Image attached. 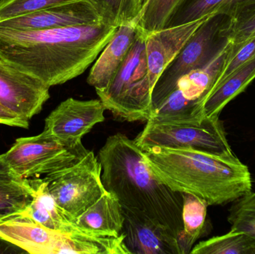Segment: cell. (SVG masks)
<instances>
[{
    "mask_svg": "<svg viewBox=\"0 0 255 254\" xmlns=\"http://www.w3.org/2000/svg\"><path fill=\"white\" fill-rule=\"evenodd\" d=\"M118 27L105 22L40 31L0 28V58L49 87L85 73Z\"/></svg>",
    "mask_w": 255,
    "mask_h": 254,
    "instance_id": "cell-1",
    "label": "cell"
},
{
    "mask_svg": "<svg viewBox=\"0 0 255 254\" xmlns=\"http://www.w3.org/2000/svg\"><path fill=\"white\" fill-rule=\"evenodd\" d=\"M97 158L105 189L123 207L142 212L178 240L183 232L182 195L155 177L134 140L121 133L110 136Z\"/></svg>",
    "mask_w": 255,
    "mask_h": 254,
    "instance_id": "cell-2",
    "label": "cell"
},
{
    "mask_svg": "<svg viewBox=\"0 0 255 254\" xmlns=\"http://www.w3.org/2000/svg\"><path fill=\"white\" fill-rule=\"evenodd\" d=\"M143 152L161 183L175 192L196 195L208 206L226 205L252 192L251 172L235 153L159 147Z\"/></svg>",
    "mask_w": 255,
    "mask_h": 254,
    "instance_id": "cell-3",
    "label": "cell"
},
{
    "mask_svg": "<svg viewBox=\"0 0 255 254\" xmlns=\"http://www.w3.org/2000/svg\"><path fill=\"white\" fill-rule=\"evenodd\" d=\"M0 237L27 254H114L118 248L114 236L85 228L59 232L22 215L0 223Z\"/></svg>",
    "mask_w": 255,
    "mask_h": 254,
    "instance_id": "cell-4",
    "label": "cell"
},
{
    "mask_svg": "<svg viewBox=\"0 0 255 254\" xmlns=\"http://www.w3.org/2000/svg\"><path fill=\"white\" fill-rule=\"evenodd\" d=\"M137 36L125 61L99 98L117 119L127 122L148 121L151 117V94L147 62L146 34L138 28Z\"/></svg>",
    "mask_w": 255,
    "mask_h": 254,
    "instance_id": "cell-5",
    "label": "cell"
},
{
    "mask_svg": "<svg viewBox=\"0 0 255 254\" xmlns=\"http://www.w3.org/2000/svg\"><path fill=\"white\" fill-rule=\"evenodd\" d=\"M229 19L226 13H217L201 24L156 82L151 94V108L173 90L181 78L208 64L229 44L223 34Z\"/></svg>",
    "mask_w": 255,
    "mask_h": 254,
    "instance_id": "cell-6",
    "label": "cell"
},
{
    "mask_svg": "<svg viewBox=\"0 0 255 254\" xmlns=\"http://www.w3.org/2000/svg\"><path fill=\"white\" fill-rule=\"evenodd\" d=\"M88 152L83 144L67 146L43 131L17 139L0 158L19 178H36L73 165Z\"/></svg>",
    "mask_w": 255,
    "mask_h": 254,
    "instance_id": "cell-7",
    "label": "cell"
},
{
    "mask_svg": "<svg viewBox=\"0 0 255 254\" xmlns=\"http://www.w3.org/2000/svg\"><path fill=\"white\" fill-rule=\"evenodd\" d=\"M142 151L151 148L191 149L215 155L234 154L220 117L205 118L190 123H155L147 121L136 136Z\"/></svg>",
    "mask_w": 255,
    "mask_h": 254,
    "instance_id": "cell-8",
    "label": "cell"
},
{
    "mask_svg": "<svg viewBox=\"0 0 255 254\" xmlns=\"http://www.w3.org/2000/svg\"><path fill=\"white\" fill-rule=\"evenodd\" d=\"M49 192L57 204L77 219L106 192L102 180V166L93 151L77 163L46 174Z\"/></svg>",
    "mask_w": 255,
    "mask_h": 254,
    "instance_id": "cell-9",
    "label": "cell"
},
{
    "mask_svg": "<svg viewBox=\"0 0 255 254\" xmlns=\"http://www.w3.org/2000/svg\"><path fill=\"white\" fill-rule=\"evenodd\" d=\"M49 86L37 78L0 58V104L30 120L49 99Z\"/></svg>",
    "mask_w": 255,
    "mask_h": 254,
    "instance_id": "cell-10",
    "label": "cell"
},
{
    "mask_svg": "<svg viewBox=\"0 0 255 254\" xmlns=\"http://www.w3.org/2000/svg\"><path fill=\"white\" fill-rule=\"evenodd\" d=\"M106 110L100 99L69 98L45 119L43 131L67 146H77L96 125L104 122Z\"/></svg>",
    "mask_w": 255,
    "mask_h": 254,
    "instance_id": "cell-11",
    "label": "cell"
},
{
    "mask_svg": "<svg viewBox=\"0 0 255 254\" xmlns=\"http://www.w3.org/2000/svg\"><path fill=\"white\" fill-rule=\"evenodd\" d=\"M103 22L90 0H75L28 14L0 21V28L16 31H40Z\"/></svg>",
    "mask_w": 255,
    "mask_h": 254,
    "instance_id": "cell-12",
    "label": "cell"
},
{
    "mask_svg": "<svg viewBox=\"0 0 255 254\" xmlns=\"http://www.w3.org/2000/svg\"><path fill=\"white\" fill-rule=\"evenodd\" d=\"M123 213L121 234L130 254H181L178 240L169 230L139 210L123 207Z\"/></svg>",
    "mask_w": 255,
    "mask_h": 254,
    "instance_id": "cell-13",
    "label": "cell"
},
{
    "mask_svg": "<svg viewBox=\"0 0 255 254\" xmlns=\"http://www.w3.org/2000/svg\"><path fill=\"white\" fill-rule=\"evenodd\" d=\"M209 16L189 23L167 27L146 34L147 62L150 82L153 87L163 70Z\"/></svg>",
    "mask_w": 255,
    "mask_h": 254,
    "instance_id": "cell-14",
    "label": "cell"
},
{
    "mask_svg": "<svg viewBox=\"0 0 255 254\" xmlns=\"http://www.w3.org/2000/svg\"><path fill=\"white\" fill-rule=\"evenodd\" d=\"M136 19L118 27L110 41L105 46L88 77V85L97 91L107 88L127 58L138 34Z\"/></svg>",
    "mask_w": 255,
    "mask_h": 254,
    "instance_id": "cell-15",
    "label": "cell"
},
{
    "mask_svg": "<svg viewBox=\"0 0 255 254\" xmlns=\"http://www.w3.org/2000/svg\"><path fill=\"white\" fill-rule=\"evenodd\" d=\"M22 182L32 200L22 216L59 232H71L83 228L57 204L49 192L46 179H23Z\"/></svg>",
    "mask_w": 255,
    "mask_h": 254,
    "instance_id": "cell-16",
    "label": "cell"
},
{
    "mask_svg": "<svg viewBox=\"0 0 255 254\" xmlns=\"http://www.w3.org/2000/svg\"><path fill=\"white\" fill-rule=\"evenodd\" d=\"M255 79V58L216 84L201 105L203 118L220 117L224 107Z\"/></svg>",
    "mask_w": 255,
    "mask_h": 254,
    "instance_id": "cell-17",
    "label": "cell"
},
{
    "mask_svg": "<svg viewBox=\"0 0 255 254\" xmlns=\"http://www.w3.org/2000/svg\"><path fill=\"white\" fill-rule=\"evenodd\" d=\"M124 222L121 202L113 193L107 190L76 219L78 225L85 229L115 236L121 235Z\"/></svg>",
    "mask_w": 255,
    "mask_h": 254,
    "instance_id": "cell-18",
    "label": "cell"
},
{
    "mask_svg": "<svg viewBox=\"0 0 255 254\" xmlns=\"http://www.w3.org/2000/svg\"><path fill=\"white\" fill-rule=\"evenodd\" d=\"M183 198V232L178 243L181 254H190L194 244L203 236L207 228L208 205L196 195L181 193Z\"/></svg>",
    "mask_w": 255,
    "mask_h": 254,
    "instance_id": "cell-19",
    "label": "cell"
},
{
    "mask_svg": "<svg viewBox=\"0 0 255 254\" xmlns=\"http://www.w3.org/2000/svg\"><path fill=\"white\" fill-rule=\"evenodd\" d=\"M22 180L13 174H0V223L20 216L31 203Z\"/></svg>",
    "mask_w": 255,
    "mask_h": 254,
    "instance_id": "cell-20",
    "label": "cell"
},
{
    "mask_svg": "<svg viewBox=\"0 0 255 254\" xmlns=\"http://www.w3.org/2000/svg\"><path fill=\"white\" fill-rule=\"evenodd\" d=\"M192 254H255V238L247 233L231 229L224 235L198 243Z\"/></svg>",
    "mask_w": 255,
    "mask_h": 254,
    "instance_id": "cell-21",
    "label": "cell"
},
{
    "mask_svg": "<svg viewBox=\"0 0 255 254\" xmlns=\"http://www.w3.org/2000/svg\"><path fill=\"white\" fill-rule=\"evenodd\" d=\"M255 0H185L168 27L183 25L217 13L228 14L241 4Z\"/></svg>",
    "mask_w": 255,
    "mask_h": 254,
    "instance_id": "cell-22",
    "label": "cell"
},
{
    "mask_svg": "<svg viewBox=\"0 0 255 254\" xmlns=\"http://www.w3.org/2000/svg\"><path fill=\"white\" fill-rule=\"evenodd\" d=\"M185 0H148L136 18V26L145 34L167 28Z\"/></svg>",
    "mask_w": 255,
    "mask_h": 254,
    "instance_id": "cell-23",
    "label": "cell"
},
{
    "mask_svg": "<svg viewBox=\"0 0 255 254\" xmlns=\"http://www.w3.org/2000/svg\"><path fill=\"white\" fill-rule=\"evenodd\" d=\"M223 34L232 44L255 37V1L241 4L231 10Z\"/></svg>",
    "mask_w": 255,
    "mask_h": 254,
    "instance_id": "cell-24",
    "label": "cell"
},
{
    "mask_svg": "<svg viewBox=\"0 0 255 254\" xmlns=\"http://www.w3.org/2000/svg\"><path fill=\"white\" fill-rule=\"evenodd\" d=\"M102 21L115 27L132 22L137 17L135 0H90Z\"/></svg>",
    "mask_w": 255,
    "mask_h": 254,
    "instance_id": "cell-25",
    "label": "cell"
},
{
    "mask_svg": "<svg viewBox=\"0 0 255 254\" xmlns=\"http://www.w3.org/2000/svg\"><path fill=\"white\" fill-rule=\"evenodd\" d=\"M228 221L232 229L247 233L255 238V192H250L233 202Z\"/></svg>",
    "mask_w": 255,
    "mask_h": 254,
    "instance_id": "cell-26",
    "label": "cell"
},
{
    "mask_svg": "<svg viewBox=\"0 0 255 254\" xmlns=\"http://www.w3.org/2000/svg\"><path fill=\"white\" fill-rule=\"evenodd\" d=\"M73 1L75 0H0V21Z\"/></svg>",
    "mask_w": 255,
    "mask_h": 254,
    "instance_id": "cell-27",
    "label": "cell"
},
{
    "mask_svg": "<svg viewBox=\"0 0 255 254\" xmlns=\"http://www.w3.org/2000/svg\"><path fill=\"white\" fill-rule=\"evenodd\" d=\"M255 58V37L237 44L230 43L223 70L214 85Z\"/></svg>",
    "mask_w": 255,
    "mask_h": 254,
    "instance_id": "cell-28",
    "label": "cell"
},
{
    "mask_svg": "<svg viewBox=\"0 0 255 254\" xmlns=\"http://www.w3.org/2000/svg\"><path fill=\"white\" fill-rule=\"evenodd\" d=\"M0 124L26 129L29 127V120L16 116L0 104Z\"/></svg>",
    "mask_w": 255,
    "mask_h": 254,
    "instance_id": "cell-29",
    "label": "cell"
},
{
    "mask_svg": "<svg viewBox=\"0 0 255 254\" xmlns=\"http://www.w3.org/2000/svg\"><path fill=\"white\" fill-rule=\"evenodd\" d=\"M27 254L25 251L0 237V254Z\"/></svg>",
    "mask_w": 255,
    "mask_h": 254,
    "instance_id": "cell-30",
    "label": "cell"
},
{
    "mask_svg": "<svg viewBox=\"0 0 255 254\" xmlns=\"http://www.w3.org/2000/svg\"><path fill=\"white\" fill-rule=\"evenodd\" d=\"M13 174V173L10 171V169H9V167H7V164H6L5 163H4V161L0 158V174Z\"/></svg>",
    "mask_w": 255,
    "mask_h": 254,
    "instance_id": "cell-31",
    "label": "cell"
},
{
    "mask_svg": "<svg viewBox=\"0 0 255 254\" xmlns=\"http://www.w3.org/2000/svg\"><path fill=\"white\" fill-rule=\"evenodd\" d=\"M148 0H135V8H136V14H139L140 13L141 10H142V7L145 5V3Z\"/></svg>",
    "mask_w": 255,
    "mask_h": 254,
    "instance_id": "cell-32",
    "label": "cell"
}]
</instances>
